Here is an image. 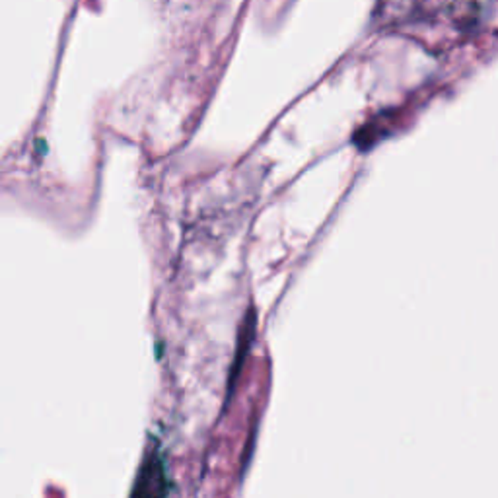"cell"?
<instances>
[{"instance_id": "6da1fadb", "label": "cell", "mask_w": 498, "mask_h": 498, "mask_svg": "<svg viewBox=\"0 0 498 498\" xmlns=\"http://www.w3.org/2000/svg\"><path fill=\"white\" fill-rule=\"evenodd\" d=\"M170 491V481L166 474V465L161 462L160 454L152 452L146 457L137 484H134L132 498H166Z\"/></svg>"}]
</instances>
